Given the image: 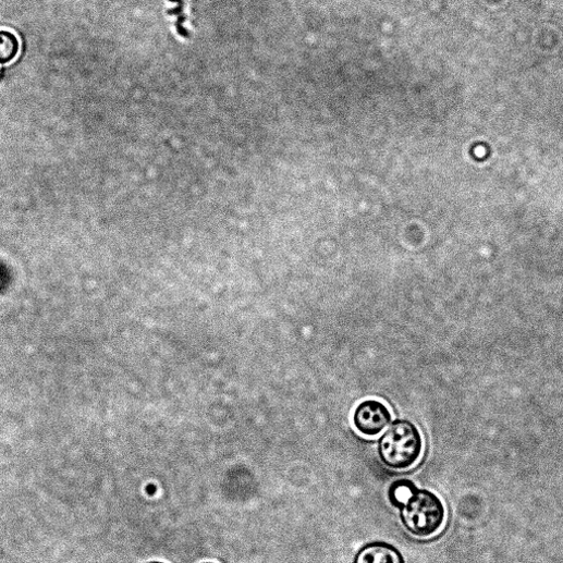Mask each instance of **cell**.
I'll return each instance as SVG.
<instances>
[{"label":"cell","instance_id":"cell-1","mask_svg":"<svg viewBox=\"0 0 563 563\" xmlns=\"http://www.w3.org/2000/svg\"><path fill=\"white\" fill-rule=\"evenodd\" d=\"M423 452V436L418 427L407 419L393 421L378 441L380 462L394 472L414 467L420 461Z\"/></svg>","mask_w":563,"mask_h":563},{"label":"cell","instance_id":"cell-2","mask_svg":"<svg viewBox=\"0 0 563 563\" xmlns=\"http://www.w3.org/2000/svg\"><path fill=\"white\" fill-rule=\"evenodd\" d=\"M405 530L417 538L437 535L444 526L446 510L442 500L432 491L417 489L400 510Z\"/></svg>","mask_w":563,"mask_h":563},{"label":"cell","instance_id":"cell-3","mask_svg":"<svg viewBox=\"0 0 563 563\" xmlns=\"http://www.w3.org/2000/svg\"><path fill=\"white\" fill-rule=\"evenodd\" d=\"M391 421L392 414L389 408L376 400L362 402L354 413V425L366 437H377Z\"/></svg>","mask_w":563,"mask_h":563},{"label":"cell","instance_id":"cell-4","mask_svg":"<svg viewBox=\"0 0 563 563\" xmlns=\"http://www.w3.org/2000/svg\"><path fill=\"white\" fill-rule=\"evenodd\" d=\"M354 563H407L401 550L385 541H372L363 546Z\"/></svg>","mask_w":563,"mask_h":563},{"label":"cell","instance_id":"cell-5","mask_svg":"<svg viewBox=\"0 0 563 563\" xmlns=\"http://www.w3.org/2000/svg\"><path fill=\"white\" fill-rule=\"evenodd\" d=\"M416 485L408 479L394 481L388 491V498L392 506L401 510L417 491Z\"/></svg>","mask_w":563,"mask_h":563},{"label":"cell","instance_id":"cell-6","mask_svg":"<svg viewBox=\"0 0 563 563\" xmlns=\"http://www.w3.org/2000/svg\"><path fill=\"white\" fill-rule=\"evenodd\" d=\"M21 41L9 30H0V64L12 63L20 54Z\"/></svg>","mask_w":563,"mask_h":563},{"label":"cell","instance_id":"cell-7","mask_svg":"<svg viewBox=\"0 0 563 563\" xmlns=\"http://www.w3.org/2000/svg\"><path fill=\"white\" fill-rule=\"evenodd\" d=\"M147 563H166L163 561H150V562H147Z\"/></svg>","mask_w":563,"mask_h":563},{"label":"cell","instance_id":"cell-8","mask_svg":"<svg viewBox=\"0 0 563 563\" xmlns=\"http://www.w3.org/2000/svg\"><path fill=\"white\" fill-rule=\"evenodd\" d=\"M203 563H216V562H203Z\"/></svg>","mask_w":563,"mask_h":563}]
</instances>
